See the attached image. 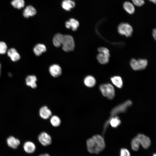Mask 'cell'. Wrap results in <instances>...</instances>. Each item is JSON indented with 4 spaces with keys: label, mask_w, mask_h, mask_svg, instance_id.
Segmentation results:
<instances>
[{
    "label": "cell",
    "mask_w": 156,
    "mask_h": 156,
    "mask_svg": "<svg viewBox=\"0 0 156 156\" xmlns=\"http://www.w3.org/2000/svg\"><path fill=\"white\" fill-rule=\"evenodd\" d=\"M79 22L74 18H71L68 21L66 22L65 26L68 29L71 28L73 31L76 30L79 26Z\"/></svg>",
    "instance_id": "obj_17"
},
{
    "label": "cell",
    "mask_w": 156,
    "mask_h": 156,
    "mask_svg": "<svg viewBox=\"0 0 156 156\" xmlns=\"http://www.w3.org/2000/svg\"><path fill=\"white\" fill-rule=\"evenodd\" d=\"M118 33L121 35H124L126 37H130L132 35L133 29L132 26L128 23H121L118 27Z\"/></svg>",
    "instance_id": "obj_6"
},
{
    "label": "cell",
    "mask_w": 156,
    "mask_h": 156,
    "mask_svg": "<svg viewBox=\"0 0 156 156\" xmlns=\"http://www.w3.org/2000/svg\"><path fill=\"white\" fill-rule=\"evenodd\" d=\"M24 151L27 153H33L36 149V146L34 144L30 141L25 142L23 145Z\"/></svg>",
    "instance_id": "obj_21"
},
{
    "label": "cell",
    "mask_w": 156,
    "mask_h": 156,
    "mask_svg": "<svg viewBox=\"0 0 156 156\" xmlns=\"http://www.w3.org/2000/svg\"><path fill=\"white\" fill-rule=\"evenodd\" d=\"M49 71L52 76L54 77H57L62 74V69L58 64H54L50 66Z\"/></svg>",
    "instance_id": "obj_12"
},
{
    "label": "cell",
    "mask_w": 156,
    "mask_h": 156,
    "mask_svg": "<svg viewBox=\"0 0 156 156\" xmlns=\"http://www.w3.org/2000/svg\"><path fill=\"white\" fill-rule=\"evenodd\" d=\"M150 1L155 3H156V0H149Z\"/></svg>",
    "instance_id": "obj_33"
},
{
    "label": "cell",
    "mask_w": 156,
    "mask_h": 156,
    "mask_svg": "<svg viewBox=\"0 0 156 156\" xmlns=\"http://www.w3.org/2000/svg\"><path fill=\"white\" fill-rule=\"evenodd\" d=\"M109 123H110L112 127L116 128L120 124L121 121L119 117L117 116H115L109 118L105 125L104 129V131L106 129Z\"/></svg>",
    "instance_id": "obj_11"
},
{
    "label": "cell",
    "mask_w": 156,
    "mask_h": 156,
    "mask_svg": "<svg viewBox=\"0 0 156 156\" xmlns=\"http://www.w3.org/2000/svg\"><path fill=\"white\" fill-rule=\"evenodd\" d=\"M1 64L0 63V75L1 74Z\"/></svg>",
    "instance_id": "obj_34"
},
{
    "label": "cell",
    "mask_w": 156,
    "mask_h": 156,
    "mask_svg": "<svg viewBox=\"0 0 156 156\" xmlns=\"http://www.w3.org/2000/svg\"><path fill=\"white\" fill-rule=\"evenodd\" d=\"M130 63L133 70H138L145 69L147 65L148 61L145 59H139L137 60L133 58L131 60Z\"/></svg>",
    "instance_id": "obj_5"
},
{
    "label": "cell",
    "mask_w": 156,
    "mask_h": 156,
    "mask_svg": "<svg viewBox=\"0 0 156 156\" xmlns=\"http://www.w3.org/2000/svg\"><path fill=\"white\" fill-rule=\"evenodd\" d=\"M62 5L63 9L67 11H70L75 6L74 2L71 0H64L62 2Z\"/></svg>",
    "instance_id": "obj_23"
},
{
    "label": "cell",
    "mask_w": 156,
    "mask_h": 156,
    "mask_svg": "<svg viewBox=\"0 0 156 156\" xmlns=\"http://www.w3.org/2000/svg\"><path fill=\"white\" fill-rule=\"evenodd\" d=\"M7 47L6 44L3 42H0V54L5 53L7 51Z\"/></svg>",
    "instance_id": "obj_28"
},
{
    "label": "cell",
    "mask_w": 156,
    "mask_h": 156,
    "mask_svg": "<svg viewBox=\"0 0 156 156\" xmlns=\"http://www.w3.org/2000/svg\"><path fill=\"white\" fill-rule=\"evenodd\" d=\"M136 137L139 140L140 144L144 148L147 149L150 147L151 141L149 137L142 134H138Z\"/></svg>",
    "instance_id": "obj_9"
},
{
    "label": "cell",
    "mask_w": 156,
    "mask_h": 156,
    "mask_svg": "<svg viewBox=\"0 0 156 156\" xmlns=\"http://www.w3.org/2000/svg\"><path fill=\"white\" fill-rule=\"evenodd\" d=\"M132 104V101L130 100H128L115 107L112 109L111 112V116L110 118L115 116L119 113L126 111L127 108Z\"/></svg>",
    "instance_id": "obj_7"
},
{
    "label": "cell",
    "mask_w": 156,
    "mask_h": 156,
    "mask_svg": "<svg viewBox=\"0 0 156 156\" xmlns=\"http://www.w3.org/2000/svg\"><path fill=\"white\" fill-rule=\"evenodd\" d=\"M40 117L44 119H47L50 118L52 115L51 110L47 106L42 107L39 111Z\"/></svg>",
    "instance_id": "obj_10"
},
{
    "label": "cell",
    "mask_w": 156,
    "mask_h": 156,
    "mask_svg": "<svg viewBox=\"0 0 156 156\" xmlns=\"http://www.w3.org/2000/svg\"><path fill=\"white\" fill-rule=\"evenodd\" d=\"M86 144L88 150L91 153L98 154L103 150L105 146L104 138L98 134L88 139Z\"/></svg>",
    "instance_id": "obj_1"
},
{
    "label": "cell",
    "mask_w": 156,
    "mask_h": 156,
    "mask_svg": "<svg viewBox=\"0 0 156 156\" xmlns=\"http://www.w3.org/2000/svg\"><path fill=\"white\" fill-rule=\"evenodd\" d=\"M152 35L154 39L156 40V30L155 28L152 31Z\"/></svg>",
    "instance_id": "obj_31"
},
{
    "label": "cell",
    "mask_w": 156,
    "mask_h": 156,
    "mask_svg": "<svg viewBox=\"0 0 156 156\" xmlns=\"http://www.w3.org/2000/svg\"><path fill=\"white\" fill-rule=\"evenodd\" d=\"M36 13V9L31 5L27 6L24 9L23 12V15L25 18H28L35 15Z\"/></svg>",
    "instance_id": "obj_13"
},
{
    "label": "cell",
    "mask_w": 156,
    "mask_h": 156,
    "mask_svg": "<svg viewBox=\"0 0 156 156\" xmlns=\"http://www.w3.org/2000/svg\"><path fill=\"white\" fill-rule=\"evenodd\" d=\"M129 151L126 148H122L120 152V156H130Z\"/></svg>",
    "instance_id": "obj_29"
},
{
    "label": "cell",
    "mask_w": 156,
    "mask_h": 156,
    "mask_svg": "<svg viewBox=\"0 0 156 156\" xmlns=\"http://www.w3.org/2000/svg\"><path fill=\"white\" fill-rule=\"evenodd\" d=\"M98 51L99 52L97 56L99 62L103 64L107 63L110 56L109 50L105 47H100L98 49Z\"/></svg>",
    "instance_id": "obj_4"
},
{
    "label": "cell",
    "mask_w": 156,
    "mask_h": 156,
    "mask_svg": "<svg viewBox=\"0 0 156 156\" xmlns=\"http://www.w3.org/2000/svg\"><path fill=\"white\" fill-rule=\"evenodd\" d=\"M99 89L102 94L109 99H113L115 96V90L113 86L109 83L101 85Z\"/></svg>",
    "instance_id": "obj_2"
},
{
    "label": "cell",
    "mask_w": 156,
    "mask_h": 156,
    "mask_svg": "<svg viewBox=\"0 0 156 156\" xmlns=\"http://www.w3.org/2000/svg\"><path fill=\"white\" fill-rule=\"evenodd\" d=\"M38 140L40 143L44 146L49 145L52 142L51 136L45 132H42L39 135Z\"/></svg>",
    "instance_id": "obj_8"
},
{
    "label": "cell",
    "mask_w": 156,
    "mask_h": 156,
    "mask_svg": "<svg viewBox=\"0 0 156 156\" xmlns=\"http://www.w3.org/2000/svg\"><path fill=\"white\" fill-rule=\"evenodd\" d=\"M7 143L9 147L14 149L16 148L20 143L18 139L12 136H10L7 138Z\"/></svg>",
    "instance_id": "obj_15"
},
{
    "label": "cell",
    "mask_w": 156,
    "mask_h": 156,
    "mask_svg": "<svg viewBox=\"0 0 156 156\" xmlns=\"http://www.w3.org/2000/svg\"><path fill=\"white\" fill-rule=\"evenodd\" d=\"M123 7L125 11L129 14H133L135 11V8L133 4L129 1L125 2Z\"/></svg>",
    "instance_id": "obj_22"
},
{
    "label": "cell",
    "mask_w": 156,
    "mask_h": 156,
    "mask_svg": "<svg viewBox=\"0 0 156 156\" xmlns=\"http://www.w3.org/2000/svg\"><path fill=\"white\" fill-rule=\"evenodd\" d=\"M8 56L10 57L11 60L13 62H16L20 58L19 54L16 50L14 48L9 49L7 52Z\"/></svg>",
    "instance_id": "obj_14"
},
{
    "label": "cell",
    "mask_w": 156,
    "mask_h": 156,
    "mask_svg": "<svg viewBox=\"0 0 156 156\" xmlns=\"http://www.w3.org/2000/svg\"><path fill=\"white\" fill-rule=\"evenodd\" d=\"M46 48L44 44H38L34 47L33 51L35 55L39 56L46 51Z\"/></svg>",
    "instance_id": "obj_18"
},
{
    "label": "cell",
    "mask_w": 156,
    "mask_h": 156,
    "mask_svg": "<svg viewBox=\"0 0 156 156\" xmlns=\"http://www.w3.org/2000/svg\"><path fill=\"white\" fill-rule=\"evenodd\" d=\"M83 82L85 85L89 88L94 87L96 83L95 78L91 75H88L84 79Z\"/></svg>",
    "instance_id": "obj_20"
},
{
    "label": "cell",
    "mask_w": 156,
    "mask_h": 156,
    "mask_svg": "<svg viewBox=\"0 0 156 156\" xmlns=\"http://www.w3.org/2000/svg\"><path fill=\"white\" fill-rule=\"evenodd\" d=\"M38 156H50L48 154L46 153V154H44L40 155Z\"/></svg>",
    "instance_id": "obj_32"
},
{
    "label": "cell",
    "mask_w": 156,
    "mask_h": 156,
    "mask_svg": "<svg viewBox=\"0 0 156 156\" xmlns=\"http://www.w3.org/2000/svg\"><path fill=\"white\" fill-rule=\"evenodd\" d=\"M156 154L155 153L153 155V156H156Z\"/></svg>",
    "instance_id": "obj_35"
},
{
    "label": "cell",
    "mask_w": 156,
    "mask_h": 156,
    "mask_svg": "<svg viewBox=\"0 0 156 156\" xmlns=\"http://www.w3.org/2000/svg\"><path fill=\"white\" fill-rule=\"evenodd\" d=\"M25 3L24 0H13L11 2L12 5L18 9L23 8L25 5Z\"/></svg>",
    "instance_id": "obj_26"
},
{
    "label": "cell",
    "mask_w": 156,
    "mask_h": 156,
    "mask_svg": "<svg viewBox=\"0 0 156 156\" xmlns=\"http://www.w3.org/2000/svg\"><path fill=\"white\" fill-rule=\"evenodd\" d=\"M50 118V123L53 127H57L59 126L61 124V119L58 116L52 115Z\"/></svg>",
    "instance_id": "obj_25"
},
{
    "label": "cell",
    "mask_w": 156,
    "mask_h": 156,
    "mask_svg": "<svg viewBox=\"0 0 156 156\" xmlns=\"http://www.w3.org/2000/svg\"><path fill=\"white\" fill-rule=\"evenodd\" d=\"M36 77L34 75H28L25 79L26 85L33 88H36L37 86L36 83Z\"/></svg>",
    "instance_id": "obj_16"
},
{
    "label": "cell",
    "mask_w": 156,
    "mask_h": 156,
    "mask_svg": "<svg viewBox=\"0 0 156 156\" xmlns=\"http://www.w3.org/2000/svg\"><path fill=\"white\" fill-rule=\"evenodd\" d=\"M64 35L60 34L57 33L54 36L53 39V45L56 47H60L62 43Z\"/></svg>",
    "instance_id": "obj_19"
},
{
    "label": "cell",
    "mask_w": 156,
    "mask_h": 156,
    "mask_svg": "<svg viewBox=\"0 0 156 156\" xmlns=\"http://www.w3.org/2000/svg\"><path fill=\"white\" fill-rule=\"evenodd\" d=\"M62 45V49L65 52H68L73 51L75 47L73 37L69 35H64Z\"/></svg>",
    "instance_id": "obj_3"
},
{
    "label": "cell",
    "mask_w": 156,
    "mask_h": 156,
    "mask_svg": "<svg viewBox=\"0 0 156 156\" xmlns=\"http://www.w3.org/2000/svg\"><path fill=\"white\" fill-rule=\"evenodd\" d=\"M133 4L135 5L140 7L143 5L145 3L144 0H131Z\"/></svg>",
    "instance_id": "obj_30"
},
{
    "label": "cell",
    "mask_w": 156,
    "mask_h": 156,
    "mask_svg": "<svg viewBox=\"0 0 156 156\" xmlns=\"http://www.w3.org/2000/svg\"><path fill=\"white\" fill-rule=\"evenodd\" d=\"M111 80L113 83L116 87L121 88L122 86L123 82L121 77L116 76L111 77Z\"/></svg>",
    "instance_id": "obj_24"
},
{
    "label": "cell",
    "mask_w": 156,
    "mask_h": 156,
    "mask_svg": "<svg viewBox=\"0 0 156 156\" xmlns=\"http://www.w3.org/2000/svg\"><path fill=\"white\" fill-rule=\"evenodd\" d=\"M140 145L139 140L136 136L132 139L131 142V146L132 149L135 151H138Z\"/></svg>",
    "instance_id": "obj_27"
}]
</instances>
